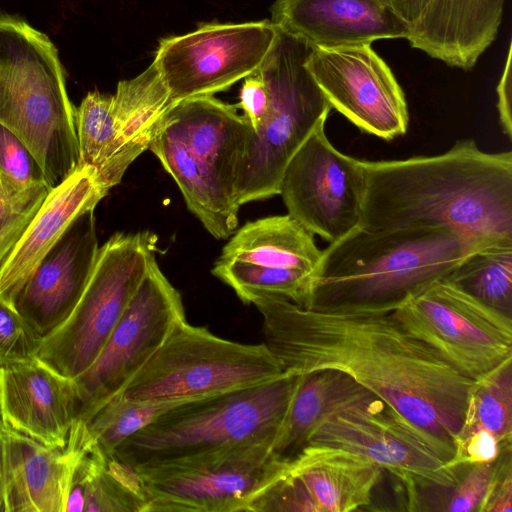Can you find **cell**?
<instances>
[{
    "mask_svg": "<svg viewBox=\"0 0 512 512\" xmlns=\"http://www.w3.org/2000/svg\"><path fill=\"white\" fill-rule=\"evenodd\" d=\"M263 317V343L282 372L341 371L383 402L445 462L463 423L474 380L411 334L393 308H306L280 296L252 302Z\"/></svg>",
    "mask_w": 512,
    "mask_h": 512,
    "instance_id": "obj_1",
    "label": "cell"
},
{
    "mask_svg": "<svg viewBox=\"0 0 512 512\" xmlns=\"http://www.w3.org/2000/svg\"><path fill=\"white\" fill-rule=\"evenodd\" d=\"M360 227L446 228L487 245L512 243V152L482 151L473 139L446 152L362 161Z\"/></svg>",
    "mask_w": 512,
    "mask_h": 512,
    "instance_id": "obj_2",
    "label": "cell"
},
{
    "mask_svg": "<svg viewBox=\"0 0 512 512\" xmlns=\"http://www.w3.org/2000/svg\"><path fill=\"white\" fill-rule=\"evenodd\" d=\"M485 246L446 228L369 230L359 226L321 251L303 307L379 305L394 309Z\"/></svg>",
    "mask_w": 512,
    "mask_h": 512,
    "instance_id": "obj_3",
    "label": "cell"
},
{
    "mask_svg": "<svg viewBox=\"0 0 512 512\" xmlns=\"http://www.w3.org/2000/svg\"><path fill=\"white\" fill-rule=\"evenodd\" d=\"M238 105L214 96L174 103L148 149L176 182L185 203L216 239L238 227L237 169L251 126Z\"/></svg>",
    "mask_w": 512,
    "mask_h": 512,
    "instance_id": "obj_4",
    "label": "cell"
},
{
    "mask_svg": "<svg viewBox=\"0 0 512 512\" xmlns=\"http://www.w3.org/2000/svg\"><path fill=\"white\" fill-rule=\"evenodd\" d=\"M75 109L51 40L19 18L0 15V123L32 151L50 188L79 166Z\"/></svg>",
    "mask_w": 512,
    "mask_h": 512,
    "instance_id": "obj_5",
    "label": "cell"
},
{
    "mask_svg": "<svg viewBox=\"0 0 512 512\" xmlns=\"http://www.w3.org/2000/svg\"><path fill=\"white\" fill-rule=\"evenodd\" d=\"M301 376H281L176 406L123 441L112 456L132 469L235 446L273 443Z\"/></svg>",
    "mask_w": 512,
    "mask_h": 512,
    "instance_id": "obj_6",
    "label": "cell"
},
{
    "mask_svg": "<svg viewBox=\"0 0 512 512\" xmlns=\"http://www.w3.org/2000/svg\"><path fill=\"white\" fill-rule=\"evenodd\" d=\"M313 47L278 29L256 72L265 83L268 107L250 130L237 169L236 197L241 206L279 195L284 170L332 109L305 63Z\"/></svg>",
    "mask_w": 512,
    "mask_h": 512,
    "instance_id": "obj_7",
    "label": "cell"
},
{
    "mask_svg": "<svg viewBox=\"0 0 512 512\" xmlns=\"http://www.w3.org/2000/svg\"><path fill=\"white\" fill-rule=\"evenodd\" d=\"M282 374L264 343L226 340L183 320L121 394L133 400L203 397L258 385Z\"/></svg>",
    "mask_w": 512,
    "mask_h": 512,
    "instance_id": "obj_8",
    "label": "cell"
},
{
    "mask_svg": "<svg viewBox=\"0 0 512 512\" xmlns=\"http://www.w3.org/2000/svg\"><path fill=\"white\" fill-rule=\"evenodd\" d=\"M148 231L116 233L101 247L76 307L57 329L42 338L38 358L74 379L96 359L119 322L155 256Z\"/></svg>",
    "mask_w": 512,
    "mask_h": 512,
    "instance_id": "obj_9",
    "label": "cell"
},
{
    "mask_svg": "<svg viewBox=\"0 0 512 512\" xmlns=\"http://www.w3.org/2000/svg\"><path fill=\"white\" fill-rule=\"evenodd\" d=\"M271 445L245 444L134 469L143 484L145 512H248L289 468Z\"/></svg>",
    "mask_w": 512,
    "mask_h": 512,
    "instance_id": "obj_10",
    "label": "cell"
},
{
    "mask_svg": "<svg viewBox=\"0 0 512 512\" xmlns=\"http://www.w3.org/2000/svg\"><path fill=\"white\" fill-rule=\"evenodd\" d=\"M393 314L411 334L474 381L512 358V317L445 279L407 296Z\"/></svg>",
    "mask_w": 512,
    "mask_h": 512,
    "instance_id": "obj_11",
    "label": "cell"
},
{
    "mask_svg": "<svg viewBox=\"0 0 512 512\" xmlns=\"http://www.w3.org/2000/svg\"><path fill=\"white\" fill-rule=\"evenodd\" d=\"M186 320L178 290L160 270L155 256L119 322L94 362L74 378L76 421L87 423L129 382L163 344L174 326Z\"/></svg>",
    "mask_w": 512,
    "mask_h": 512,
    "instance_id": "obj_12",
    "label": "cell"
},
{
    "mask_svg": "<svg viewBox=\"0 0 512 512\" xmlns=\"http://www.w3.org/2000/svg\"><path fill=\"white\" fill-rule=\"evenodd\" d=\"M277 34L270 20L206 23L161 39L153 63L174 103L213 96L254 73Z\"/></svg>",
    "mask_w": 512,
    "mask_h": 512,
    "instance_id": "obj_13",
    "label": "cell"
},
{
    "mask_svg": "<svg viewBox=\"0 0 512 512\" xmlns=\"http://www.w3.org/2000/svg\"><path fill=\"white\" fill-rule=\"evenodd\" d=\"M320 122L287 164L279 195L287 214L333 243L360 226L365 195L362 161L338 151Z\"/></svg>",
    "mask_w": 512,
    "mask_h": 512,
    "instance_id": "obj_14",
    "label": "cell"
},
{
    "mask_svg": "<svg viewBox=\"0 0 512 512\" xmlns=\"http://www.w3.org/2000/svg\"><path fill=\"white\" fill-rule=\"evenodd\" d=\"M306 445H327L368 458L400 478L411 504L416 501L417 487L448 489L458 479L457 471L450 470L381 401L326 418L311 432Z\"/></svg>",
    "mask_w": 512,
    "mask_h": 512,
    "instance_id": "obj_15",
    "label": "cell"
},
{
    "mask_svg": "<svg viewBox=\"0 0 512 512\" xmlns=\"http://www.w3.org/2000/svg\"><path fill=\"white\" fill-rule=\"evenodd\" d=\"M305 65L331 107L363 132L387 141L407 132L404 92L371 44L312 48Z\"/></svg>",
    "mask_w": 512,
    "mask_h": 512,
    "instance_id": "obj_16",
    "label": "cell"
},
{
    "mask_svg": "<svg viewBox=\"0 0 512 512\" xmlns=\"http://www.w3.org/2000/svg\"><path fill=\"white\" fill-rule=\"evenodd\" d=\"M382 469L327 445H306L287 472L252 504V512H350L370 505Z\"/></svg>",
    "mask_w": 512,
    "mask_h": 512,
    "instance_id": "obj_17",
    "label": "cell"
},
{
    "mask_svg": "<svg viewBox=\"0 0 512 512\" xmlns=\"http://www.w3.org/2000/svg\"><path fill=\"white\" fill-rule=\"evenodd\" d=\"M99 245L94 209L78 215L30 274L13 307L46 337L70 316L94 269Z\"/></svg>",
    "mask_w": 512,
    "mask_h": 512,
    "instance_id": "obj_18",
    "label": "cell"
},
{
    "mask_svg": "<svg viewBox=\"0 0 512 512\" xmlns=\"http://www.w3.org/2000/svg\"><path fill=\"white\" fill-rule=\"evenodd\" d=\"M75 421L64 448L45 446L0 420L5 512H65L75 468L91 444Z\"/></svg>",
    "mask_w": 512,
    "mask_h": 512,
    "instance_id": "obj_19",
    "label": "cell"
},
{
    "mask_svg": "<svg viewBox=\"0 0 512 512\" xmlns=\"http://www.w3.org/2000/svg\"><path fill=\"white\" fill-rule=\"evenodd\" d=\"M74 380L38 358L0 364V420L53 448H64L76 421Z\"/></svg>",
    "mask_w": 512,
    "mask_h": 512,
    "instance_id": "obj_20",
    "label": "cell"
},
{
    "mask_svg": "<svg viewBox=\"0 0 512 512\" xmlns=\"http://www.w3.org/2000/svg\"><path fill=\"white\" fill-rule=\"evenodd\" d=\"M271 22L313 48L407 39L410 28L386 0H276Z\"/></svg>",
    "mask_w": 512,
    "mask_h": 512,
    "instance_id": "obj_21",
    "label": "cell"
},
{
    "mask_svg": "<svg viewBox=\"0 0 512 512\" xmlns=\"http://www.w3.org/2000/svg\"><path fill=\"white\" fill-rule=\"evenodd\" d=\"M108 192L88 166H79L52 188L0 268V298L13 307L30 274L68 226L82 212L95 209Z\"/></svg>",
    "mask_w": 512,
    "mask_h": 512,
    "instance_id": "obj_22",
    "label": "cell"
},
{
    "mask_svg": "<svg viewBox=\"0 0 512 512\" xmlns=\"http://www.w3.org/2000/svg\"><path fill=\"white\" fill-rule=\"evenodd\" d=\"M375 401L380 400L341 371L323 369L302 375L271 445V453L289 462L323 420Z\"/></svg>",
    "mask_w": 512,
    "mask_h": 512,
    "instance_id": "obj_23",
    "label": "cell"
},
{
    "mask_svg": "<svg viewBox=\"0 0 512 512\" xmlns=\"http://www.w3.org/2000/svg\"><path fill=\"white\" fill-rule=\"evenodd\" d=\"M173 104L153 62L135 78L118 83L113 94L117 146L109 178L111 188L121 182L129 165L148 149L162 117Z\"/></svg>",
    "mask_w": 512,
    "mask_h": 512,
    "instance_id": "obj_24",
    "label": "cell"
},
{
    "mask_svg": "<svg viewBox=\"0 0 512 512\" xmlns=\"http://www.w3.org/2000/svg\"><path fill=\"white\" fill-rule=\"evenodd\" d=\"M320 257L314 235L286 214L246 223L233 233L217 260L314 275Z\"/></svg>",
    "mask_w": 512,
    "mask_h": 512,
    "instance_id": "obj_25",
    "label": "cell"
},
{
    "mask_svg": "<svg viewBox=\"0 0 512 512\" xmlns=\"http://www.w3.org/2000/svg\"><path fill=\"white\" fill-rule=\"evenodd\" d=\"M142 481L134 469L92 444L79 460L66 508L72 512H145Z\"/></svg>",
    "mask_w": 512,
    "mask_h": 512,
    "instance_id": "obj_26",
    "label": "cell"
},
{
    "mask_svg": "<svg viewBox=\"0 0 512 512\" xmlns=\"http://www.w3.org/2000/svg\"><path fill=\"white\" fill-rule=\"evenodd\" d=\"M443 279L512 317V243L492 244L471 252Z\"/></svg>",
    "mask_w": 512,
    "mask_h": 512,
    "instance_id": "obj_27",
    "label": "cell"
},
{
    "mask_svg": "<svg viewBox=\"0 0 512 512\" xmlns=\"http://www.w3.org/2000/svg\"><path fill=\"white\" fill-rule=\"evenodd\" d=\"M485 429L504 445L512 439V358L475 380L469 390L464 419L456 437Z\"/></svg>",
    "mask_w": 512,
    "mask_h": 512,
    "instance_id": "obj_28",
    "label": "cell"
},
{
    "mask_svg": "<svg viewBox=\"0 0 512 512\" xmlns=\"http://www.w3.org/2000/svg\"><path fill=\"white\" fill-rule=\"evenodd\" d=\"M75 127L79 166L93 168L100 182L110 190L109 178L117 146L113 95L89 92L75 109Z\"/></svg>",
    "mask_w": 512,
    "mask_h": 512,
    "instance_id": "obj_29",
    "label": "cell"
},
{
    "mask_svg": "<svg viewBox=\"0 0 512 512\" xmlns=\"http://www.w3.org/2000/svg\"><path fill=\"white\" fill-rule=\"evenodd\" d=\"M199 398L202 397L133 400L119 394L99 409L86 423L87 432L108 457L129 436L168 410Z\"/></svg>",
    "mask_w": 512,
    "mask_h": 512,
    "instance_id": "obj_30",
    "label": "cell"
},
{
    "mask_svg": "<svg viewBox=\"0 0 512 512\" xmlns=\"http://www.w3.org/2000/svg\"><path fill=\"white\" fill-rule=\"evenodd\" d=\"M211 272L245 304L263 296H280L305 306L313 279L312 274L302 271L268 269L237 261L217 260Z\"/></svg>",
    "mask_w": 512,
    "mask_h": 512,
    "instance_id": "obj_31",
    "label": "cell"
},
{
    "mask_svg": "<svg viewBox=\"0 0 512 512\" xmlns=\"http://www.w3.org/2000/svg\"><path fill=\"white\" fill-rule=\"evenodd\" d=\"M504 3L505 0H430L421 23L448 36L486 37L499 30Z\"/></svg>",
    "mask_w": 512,
    "mask_h": 512,
    "instance_id": "obj_32",
    "label": "cell"
},
{
    "mask_svg": "<svg viewBox=\"0 0 512 512\" xmlns=\"http://www.w3.org/2000/svg\"><path fill=\"white\" fill-rule=\"evenodd\" d=\"M50 190L48 186L16 189L0 184V268Z\"/></svg>",
    "mask_w": 512,
    "mask_h": 512,
    "instance_id": "obj_33",
    "label": "cell"
},
{
    "mask_svg": "<svg viewBox=\"0 0 512 512\" xmlns=\"http://www.w3.org/2000/svg\"><path fill=\"white\" fill-rule=\"evenodd\" d=\"M0 184L16 189L49 187L44 171L32 151L15 133L1 123Z\"/></svg>",
    "mask_w": 512,
    "mask_h": 512,
    "instance_id": "obj_34",
    "label": "cell"
},
{
    "mask_svg": "<svg viewBox=\"0 0 512 512\" xmlns=\"http://www.w3.org/2000/svg\"><path fill=\"white\" fill-rule=\"evenodd\" d=\"M40 341L19 312L0 298V364L35 358Z\"/></svg>",
    "mask_w": 512,
    "mask_h": 512,
    "instance_id": "obj_35",
    "label": "cell"
},
{
    "mask_svg": "<svg viewBox=\"0 0 512 512\" xmlns=\"http://www.w3.org/2000/svg\"><path fill=\"white\" fill-rule=\"evenodd\" d=\"M498 459V458H497ZM469 470L451 487L452 492L447 499L443 511L472 512L480 509L492 486L497 460L492 463L467 466Z\"/></svg>",
    "mask_w": 512,
    "mask_h": 512,
    "instance_id": "obj_36",
    "label": "cell"
},
{
    "mask_svg": "<svg viewBox=\"0 0 512 512\" xmlns=\"http://www.w3.org/2000/svg\"><path fill=\"white\" fill-rule=\"evenodd\" d=\"M504 445L491 432L479 429L458 436L454 441V455L446 462V466L453 471L460 467L476 464L492 463L501 454Z\"/></svg>",
    "mask_w": 512,
    "mask_h": 512,
    "instance_id": "obj_37",
    "label": "cell"
},
{
    "mask_svg": "<svg viewBox=\"0 0 512 512\" xmlns=\"http://www.w3.org/2000/svg\"><path fill=\"white\" fill-rule=\"evenodd\" d=\"M239 98L237 105L255 132L262 123L268 107L267 89L256 71L244 78Z\"/></svg>",
    "mask_w": 512,
    "mask_h": 512,
    "instance_id": "obj_38",
    "label": "cell"
},
{
    "mask_svg": "<svg viewBox=\"0 0 512 512\" xmlns=\"http://www.w3.org/2000/svg\"><path fill=\"white\" fill-rule=\"evenodd\" d=\"M502 452L497 459V470L492 486L480 512L512 511L511 448L506 451L505 457Z\"/></svg>",
    "mask_w": 512,
    "mask_h": 512,
    "instance_id": "obj_39",
    "label": "cell"
},
{
    "mask_svg": "<svg viewBox=\"0 0 512 512\" xmlns=\"http://www.w3.org/2000/svg\"><path fill=\"white\" fill-rule=\"evenodd\" d=\"M499 120L502 131L509 138L512 137V71H511V45L509 46L506 64L497 85Z\"/></svg>",
    "mask_w": 512,
    "mask_h": 512,
    "instance_id": "obj_40",
    "label": "cell"
},
{
    "mask_svg": "<svg viewBox=\"0 0 512 512\" xmlns=\"http://www.w3.org/2000/svg\"><path fill=\"white\" fill-rule=\"evenodd\" d=\"M410 30L422 17L430 0H386Z\"/></svg>",
    "mask_w": 512,
    "mask_h": 512,
    "instance_id": "obj_41",
    "label": "cell"
},
{
    "mask_svg": "<svg viewBox=\"0 0 512 512\" xmlns=\"http://www.w3.org/2000/svg\"><path fill=\"white\" fill-rule=\"evenodd\" d=\"M0 512H5L4 485H3L1 462H0Z\"/></svg>",
    "mask_w": 512,
    "mask_h": 512,
    "instance_id": "obj_42",
    "label": "cell"
}]
</instances>
